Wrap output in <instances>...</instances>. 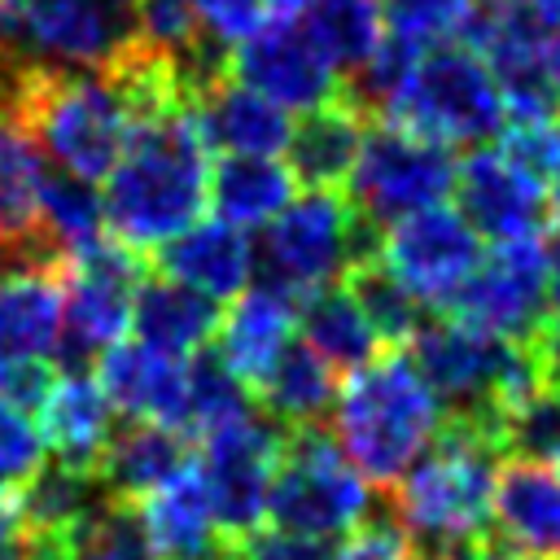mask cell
Listing matches in <instances>:
<instances>
[{"label": "cell", "instance_id": "45", "mask_svg": "<svg viewBox=\"0 0 560 560\" xmlns=\"http://www.w3.org/2000/svg\"><path fill=\"white\" fill-rule=\"evenodd\" d=\"M0 560H26V529L9 490H0Z\"/></svg>", "mask_w": 560, "mask_h": 560}, {"label": "cell", "instance_id": "41", "mask_svg": "<svg viewBox=\"0 0 560 560\" xmlns=\"http://www.w3.org/2000/svg\"><path fill=\"white\" fill-rule=\"evenodd\" d=\"M44 455L48 451H44L39 424L0 398V490H18L39 468Z\"/></svg>", "mask_w": 560, "mask_h": 560}, {"label": "cell", "instance_id": "36", "mask_svg": "<svg viewBox=\"0 0 560 560\" xmlns=\"http://www.w3.org/2000/svg\"><path fill=\"white\" fill-rule=\"evenodd\" d=\"M298 18L306 22L324 57L337 66V74H354L385 39L376 0H306Z\"/></svg>", "mask_w": 560, "mask_h": 560}, {"label": "cell", "instance_id": "10", "mask_svg": "<svg viewBox=\"0 0 560 560\" xmlns=\"http://www.w3.org/2000/svg\"><path fill=\"white\" fill-rule=\"evenodd\" d=\"M136 39L131 0H31L0 61L9 70H109Z\"/></svg>", "mask_w": 560, "mask_h": 560}, {"label": "cell", "instance_id": "39", "mask_svg": "<svg viewBox=\"0 0 560 560\" xmlns=\"http://www.w3.org/2000/svg\"><path fill=\"white\" fill-rule=\"evenodd\" d=\"M499 446L512 459H551L560 464V385L542 381L529 389L499 424Z\"/></svg>", "mask_w": 560, "mask_h": 560}, {"label": "cell", "instance_id": "24", "mask_svg": "<svg viewBox=\"0 0 560 560\" xmlns=\"http://www.w3.org/2000/svg\"><path fill=\"white\" fill-rule=\"evenodd\" d=\"M61 328V267H4L0 363H52Z\"/></svg>", "mask_w": 560, "mask_h": 560}, {"label": "cell", "instance_id": "42", "mask_svg": "<svg viewBox=\"0 0 560 560\" xmlns=\"http://www.w3.org/2000/svg\"><path fill=\"white\" fill-rule=\"evenodd\" d=\"M131 4H136L140 44H149L162 57H175L201 31V22L192 13V0H131Z\"/></svg>", "mask_w": 560, "mask_h": 560}, {"label": "cell", "instance_id": "25", "mask_svg": "<svg viewBox=\"0 0 560 560\" xmlns=\"http://www.w3.org/2000/svg\"><path fill=\"white\" fill-rule=\"evenodd\" d=\"M368 122L372 118L346 92H337L315 109H302V122L289 131L284 144L293 179H302L306 188H341L350 179Z\"/></svg>", "mask_w": 560, "mask_h": 560}, {"label": "cell", "instance_id": "28", "mask_svg": "<svg viewBox=\"0 0 560 560\" xmlns=\"http://www.w3.org/2000/svg\"><path fill=\"white\" fill-rule=\"evenodd\" d=\"M293 171L276 158H245V153H223L210 171L206 201L214 214L232 228H262L293 201Z\"/></svg>", "mask_w": 560, "mask_h": 560}, {"label": "cell", "instance_id": "6", "mask_svg": "<svg viewBox=\"0 0 560 560\" xmlns=\"http://www.w3.org/2000/svg\"><path fill=\"white\" fill-rule=\"evenodd\" d=\"M381 236L385 228L359 214L341 188H311L262 223L254 245V284L302 302L311 289L346 276L354 262L376 258Z\"/></svg>", "mask_w": 560, "mask_h": 560}, {"label": "cell", "instance_id": "44", "mask_svg": "<svg viewBox=\"0 0 560 560\" xmlns=\"http://www.w3.org/2000/svg\"><path fill=\"white\" fill-rule=\"evenodd\" d=\"M236 560H332V538H311L298 529H249L232 542Z\"/></svg>", "mask_w": 560, "mask_h": 560}, {"label": "cell", "instance_id": "22", "mask_svg": "<svg viewBox=\"0 0 560 560\" xmlns=\"http://www.w3.org/2000/svg\"><path fill=\"white\" fill-rule=\"evenodd\" d=\"M219 302L162 276V271H144L131 298V337L162 350V354H179L188 359L192 350L210 346L214 328H219Z\"/></svg>", "mask_w": 560, "mask_h": 560}, {"label": "cell", "instance_id": "1", "mask_svg": "<svg viewBox=\"0 0 560 560\" xmlns=\"http://www.w3.org/2000/svg\"><path fill=\"white\" fill-rule=\"evenodd\" d=\"M503 446L490 429L446 416L424 455L389 486V512L411 560H477L490 534Z\"/></svg>", "mask_w": 560, "mask_h": 560}, {"label": "cell", "instance_id": "5", "mask_svg": "<svg viewBox=\"0 0 560 560\" xmlns=\"http://www.w3.org/2000/svg\"><path fill=\"white\" fill-rule=\"evenodd\" d=\"M0 101L26 122L39 149L79 179H105L131 131L114 83L101 70H9Z\"/></svg>", "mask_w": 560, "mask_h": 560}, {"label": "cell", "instance_id": "7", "mask_svg": "<svg viewBox=\"0 0 560 560\" xmlns=\"http://www.w3.org/2000/svg\"><path fill=\"white\" fill-rule=\"evenodd\" d=\"M503 118V92L481 52L468 44H433L416 52L381 122L455 149L499 136Z\"/></svg>", "mask_w": 560, "mask_h": 560}, {"label": "cell", "instance_id": "33", "mask_svg": "<svg viewBox=\"0 0 560 560\" xmlns=\"http://www.w3.org/2000/svg\"><path fill=\"white\" fill-rule=\"evenodd\" d=\"M188 394H184V424L179 433L188 442H201L206 433L241 420L254 411V389L219 359V350L201 346L188 359Z\"/></svg>", "mask_w": 560, "mask_h": 560}, {"label": "cell", "instance_id": "20", "mask_svg": "<svg viewBox=\"0 0 560 560\" xmlns=\"http://www.w3.org/2000/svg\"><path fill=\"white\" fill-rule=\"evenodd\" d=\"M192 459L188 438L179 429L153 424V420H114L101 455H96V481L114 499H144L166 477H175Z\"/></svg>", "mask_w": 560, "mask_h": 560}, {"label": "cell", "instance_id": "52", "mask_svg": "<svg viewBox=\"0 0 560 560\" xmlns=\"http://www.w3.org/2000/svg\"><path fill=\"white\" fill-rule=\"evenodd\" d=\"M551 560H560V551H556V556H551Z\"/></svg>", "mask_w": 560, "mask_h": 560}, {"label": "cell", "instance_id": "18", "mask_svg": "<svg viewBox=\"0 0 560 560\" xmlns=\"http://www.w3.org/2000/svg\"><path fill=\"white\" fill-rule=\"evenodd\" d=\"M490 534L529 560H551L560 551V464L551 459L499 464Z\"/></svg>", "mask_w": 560, "mask_h": 560}, {"label": "cell", "instance_id": "47", "mask_svg": "<svg viewBox=\"0 0 560 560\" xmlns=\"http://www.w3.org/2000/svg\"><path fill=\"white\" fill-rule=\"evenodd\" d=\"M547 306L551 315H560V232L547 245Z\"/></svg>", "mask_w": 560, "mask_h": 560}, {"label": "cell", "instance_id": "13", "mask_svg": "<svg viewBox=\"0 0 560 560\" xmlns=\"http://www.w3.org/2000/svg\"><path fill=\"white\" fill-rule=\"evenodd\" d=\"M451 319H464L472 328H486L494 337L529 341L542 319L551 315L547 306V245L538 236L503 241L494 245L490 258H477L468 280L455 289V298L442 306Z\"/></svg>", "mask_w": 560, "mask_h": 560}, {"label": "cell", "instance_id": "27", "mask_svg": "<svg viewBox=\"0 0 560 560\" xmlns=\"http://www.w3.org/2000/svg\"><path fill=\"white\" fill-rule=\"evenodd\" d=\"M140 512H144V529H149V542H153L158 560H197V556L228 542L219 534L206 481H201L192 459L175 477H166L153 494H144Z\"/></svg>", "mask_w": 560, "mask_h": 560}, {"label": "cell", "instance_id": "12", "mask_svg": "<svg viewBox=\"0 0 560 560\" xmlns=\"http://www.w3.org/2000/svg\"><path fill=\"white\" fill-rule=\"evenodd\" d=\"M284 438H289V424H280L276 416L254 407L249 416H241L197 442L192 464L206 481L219 534L228 542L258 529V521L267 516V490H271V472L284 451Z\"/></svg>", "mask_w": 560, "mask_h": 560}, {"label": "cell", "instance_id": "14", "mask_svg": "<svg viewBox=\"0 0 560 560\" xmlns=\"http://www.w3.org/2000/svg\"><path fill=\"white\" fill-rule=\"evenodd\" d=\"M376 258L420 306L442 311L455 298V289L468 280V271L477 267L481 236L468 228V219L459 210L429 206V210H416V214L389 223Z\"/></svg>", "mask_w": 560, "mask_h": 560}, {"label": "cell", "instance_id": "30", "mask_svg": "<svg viewBox=\"0 0 560 560\" xmlns=\"http://www.w3.org/2000/svg\"><path fill=\"white\" fill-rule=\"evenodd\" d=\"M254 398L262 402L267 416H276L289 429L324 424L332 411V398H337V372L302 337H289V346L280 350L271 372L258 381Z\"/></svg>", "mask_w": 560, "mask_h": 560}, {"label": "cell", "instance_id": "31", "mask_svg": "<svg viewBox=\"0 0 560 560\" xmlns=\"http://www.w3.org/2000/svg\"><path fill=\"white\" fill-rule=\"evenodd\" d=\"M44 158L26 122L0 101V241H26L39 232Z\"/></svg>", "mask_w": 560, "mask_h": 560}, {"label": "cell", "instance_id": "46", "mask_svg": "<svg viewBox=\"0 0 560 560\" xmlns=\"http://www.w3.org/2000/svg\"><path fill=\"white\" fill-rule=\"evenodd\" d=\"M529 341H534V354H538V363H542V376L560 385V315H547L542 328H538Z\"/></svg>", "mask_w": 560, "mask_h": 560}, {"label": "cell", "instance_id": "29", "mask_svg": "<svg viewBox=\"0 0 560 560\" xmlns=\"http://www.w3.org/2000/svg\"><path fill=\"white\" fill-rule=\"evenodd\" d=\"M302 328V341L341 376V372H354L363 368L368 359L381 354V341L372 332V324L363 319V311L354 306L350 289L346 284H319L311 289L302 302H298V319Z\"/></svg>", "mask_w": 560, "mask_h": 560}, {"label": "cell", "instance_id": "3", "mask_svg": "<svg viewBox=\"0 0 560 560\" xmlns=\"http://www.w3.org/2000/svg\"><path fill=\"white\" fill-rule=\"evenodd\" d=\"M332 438L354 472L381 490H389L438 438L442 402L416 372L411 354L385 350L363 368L346 372L332 398Z\"/></svg>", "mask_w": 560, "mask_h": 560}, {"label": "cell", "instance_id": "19", "mask_svg": "<svg viewBox=\"0 0 560 560\" xmlns=\"http://www.w3.org/2000/svg\"><path fill=\"white\" fill-rule=\"evenodd\" d=\"M153 267L214 302H232L254 284V241L223 219H197L153 249Z\"/></svg>", "mask_w": 560, "mask_h": 560}, {"label": "cell", "instance_id": "35", "mask_svg": "<svg viewBox=\"0 0 560 560\" xmlns=\"http://www.w3.org/2000/svg\"><path fill=\"white\" fill-rule=\"evenodd\" d=\"M105 201L92 188V179H79L70 171H44L39 184V236L61 254V262L105 236Z\"/></svg>", "mask_w": 560, "mask_h": 560}, {"label": "cell", "instance_id": "9", "mask_svg": "<svg viewBox=\"0 0 560 560\" xmlns=\"http://www.w3.org/2000/svg\"><path fill=\"white\" fill-rule=\"evenodd\" d=\"M140 276L144 258L109 232L61 262V328L52 346L61 372H92L96 359L122 341Z\"/></svg>", "mask_w": 560, "mask_h": 560}, {"label": "cell", "instance_id": "4", "mask_svg": "<svg viewBox=\"0 0 560 560\" xmlns=\"http://www.w3.org/2000/svg\"><path fill=\"white\" fill-rule=\"evenodd\" d=\"M407 346H411L416 372L442 402V416L472 420L494 438L503 416L547 381L534 354V341L494 337L451 315L424 319Z\"/></svg>", "mask_w": 560, "mask_h": 560}, {"label": "cell", "instance_id": "51", "mask_svg": "<svg viewBox=\"0 0 560 560\" xmlns=\"http://www.w3.org/2000/svg\"><path fill=\"white\" fill-rule=\"evenodd\" d=\"M0 271H4V241H0Z\"/></svg>", "mask_w": 560, "mask_h": 560}, {"label": "cell", "instance_id": "23", "mask_svg": "<svg viewBox=\"0 0 560 560\" xmlns=\"http://www.w3.org/2000/svg\"><path fill=\"white\" fill-rule=\"evenodd\" d=\"M39 438L44 451L61 464H79V468H96V455L118 420V411L109 407L101 381L92 372H61L52 376L39 411Z\"/></svg>", "mask_w": 560, "mask_h": 560}, {"label": "cell", "instance_id": "40", "mask_svg": "<svg viewBox=\"0 0 560 560\" xmlns=\"http://www.w3.org/2000/svg\"><path fill=\"white\" fill-rule=\"evenodd\" d=\"M503 153L529 171L534 179H551L560 166V114H529V118H508L503 122Z\"/></svg>", "mask_w": 560, "mask_h": 560}, {"label": "cell", "instance_id": "43", "mask_svg": "<svg viewBox=\"0 0 560 560\" xmlns=\"http://www.w3.org/2000/svg\"><path fill=\"white\" fill-rule=\"evenodd\" d=\"M332 560H411L407 538L389 512V499H376L368 521L346 534V542L332 551Z\"/></svg>", "mask_w": 560, "mask_h": 560}, {"label": "cell", "instance_id": "38", "mask_svg": "<svg viewBox=\"0 0 560 560\" xmlns=\"http://www.w3.org/2000/svg\"><path fill=\"white\" fill-rule=\"evenodd\" d=\"M381 9V31L416 52L446 44V39H464L472 18H477V0H376Z\"/></svg>", "mask_w": 560, "mask_h": 560}, {"label": "cell", "instance_id": "37", "mask_svg": "<svg viewBox=\"0 0 560 560\" xmlns=\"http://www.w3.org/2000/svg\"><path fill=\"white\" fill-rule=\"evenodd\" d=\"M346 289H350L354 306L363 311V319L372 324L381 350H402L416 337V328L424 324V306L389 276V267L381 258L354 262L346 271Z\"/></svg>", "mask_w": 560, "mask_h": 560}, {"label": "cell", "instance_id": "15", "mask_svg": "<svg viewBox=\"0 0 560 560\" xmlns=\"http://www.w3.org/2000/svg\"><path fill=\"white\" fill-rule=\"evenodd\" d=\"M232 79L280 109H315L341 92L337 66L324 57L302 18H267L232 48Z\"/></svg>", "mask_w": 560, "mask_h": 560}, {"label": "cell", "instance_id": "50", "mask_svg": "<svg viewBox=\"0 0 560 560\" xmlns=\"http://www.w3.org/2000/svg\"><path fill=\"white\" fill-rule=\"evenodd\" d=\"M516 4H529V9H542V13H560V0H516Z\"/></svg>", "mask_w": 560, "mask_h": 560}, {"label": "cell", "instance_id": "48", "mask_svg": "<svg viewBox=\"0 0 560 560\" xmlns=\"http://www.w3.org/2000/svg\"><path fill=\"white\" fill-rule=\"evenodd\" d=\"M547 184H551V192H547V210L560 219V166H556V175H551Z\"/></svg>", "mask_w": 560, "mask_h": 560}, {"label": "cell", "instance_id": "34", "mask_svg": "<svg viewBox=\"0 0 560 560\" xmlns=\"http://www.w3.org/2000/svg\"><path fill=\"white\" fill-rule=\"evenodd\" d=\"M66 560H158L144 512L131 499H96L74 525L61 529Z\"/></svg>", "mask_w": 560, "mask_h": 560}, {"label": "cell", "instance_id": "11", "mask_svg": "<svg viewBox=\"0 0 560 560\" xmlns=\"http://www.w3.org/2000/svg\"><path fill=\"white\" fill-rule=\"evenodd\" d=\"M455 188V158L446 144L402 131L394 122H372L363 131L359 158L346 179V201L376 228H389L416 210L442 206Z\"/></svg>", "mask_w": 560, "mask_h": 560}, {"label": "cell", "instance_id": "2", "mask_svg": "<svg viewBox=\"0 0 560 560\" xmlns=\"http://www.w3.org/2000/svg\"><path fill=\"white\" fill-rule=\"evenodd\" d=\"M210 188V144L192 109H166L127 131L105 175V228L136 254H153L201 219Z\"/></svg>", "mask_w": 560, "mask_h": 560}, {"label": "cell", "instance_id": "17", "mask_svg": "<svg viewBox=\"0 0 560 560\" xmlns=\"http://www.w3.org/2000/svg\"><path fill=\"white\" fill-rule=\"evenodd\" d=\"M92 376L101 381L109 407L127 420H153L166 429L184 424V394H188V363L179 354H162L144 341H114Z\"/></svg>", "mask_w": 560, "mask_h": 560}, {"label": "cell", "instance_id": "16", "mask_svg": "<svg viewBox=\"0 0 560 560\" xmlns=\"http://www.w3.org/2000/svg\"><path fill=\"white\" fill-rule=\"evenodd\" d=\"M455 210L468 219V228L494 245L538 236L547 219V192L542 179L521 171L503 149H477L455 166Z\"/></svg>", "mask_w": 560, "mask_h": 560}, {"label": "cell", "instance_id": "8", "mask_svg": "<svg viewBox=\"0 0 560 560\" xmlns=\"http://www.w3.org/2000/svg\"><path fill=\"white\" fill-rule=\"evenodd\" d=\"M376 508L368 481L341 455L324 424L289 429L280 464L267 490V516L280 529H298L311 538H346Z\"/></svg>", "mask_w": 560, "mask_h": 560}, {"label": "cell", "instance_id": "21", "mask_svg": "<svg viewBox=\"0 0 560 560\" xmlns=\"http://www.w3.org/2000/svg\"><path fill=\"white\" fill-rule=\"evenodd\" d=\"M293 319H298V302L293 298H284V293H276L267 284H249L219 315V328H214L219 346L214 350L249 389H258V381L271 372V363L289 346Z\"/></svg>", "mask_w": 560, "mask_h": 560}, {"label": "cell", "instance_id": "26", "mask_svg": "<svg viewBox=\"0 0 560 560\" xmlns=\"http://www.w3.org/2000/svg\"><path fill=\"white\" fill-rule=\"evenodd\" d=\"M197 127L206 136L210 149L219 153H245V158H276L289 144V109H280L276 101L258 96L254 88L223 79L214 92L201 96V105L192 109Z\"/></svg>", "mask_w": 560, "mask_h": 560}, {"label": "cell", "instance_id": "49", "mask_svg": "<svg viewBox=\"0 0 560 560\" xmlns=\"http://www.w3.org/2000/svg\"><path fill=\"white\" fill-rule=\"evenodd\" d=\"M197 560H236V551H232V542H223V547H214V551H206Z\"/></svg>", "mask_w": 560, "mask_h": 560}, {"label": "cell", "instance_id": "32", "mask_svg": "<svg viewBox=\"0 0 560 560\" xmlns=\"http://www.w3.org/2000/svg\"><path fill=\"white\" fill-rule=\"evenodd\" d=\"M96 499H105L101 481L92 468L79 464H61L52 455L39 459V468L18 486L13 508L26 534H61L66 525H74Z\"/></svg>", "mask_w": 560, "mask_h": 560}]
</instances>
